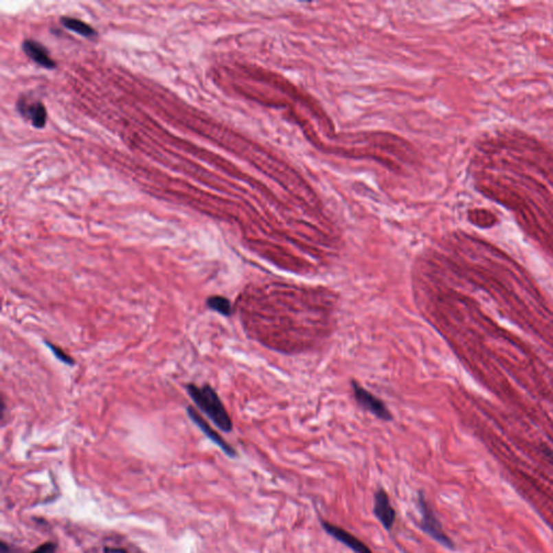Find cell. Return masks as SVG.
<instances>
[{
    "mask_svg": "<svg viewBox=\"0 0 553 553\" xmlns=\"http://www.w3.org/2000/svg\"><path fill=\"white\" fill-rule=\"evenodd\" d=\"M104 553H128L122 548H113V547H104Z\"/></svg>",
    "mask_w": 553,
    "mask_h": 553,
    "instance_id": "obj_13",
    "label": "cell"
},
{
    "mask_svg": "<svg viewBox=\"0 0 553 553\" xmlns=\"http://www.w3.org/2000/svg\"><path fill=\"white\" fill-rule=\"evenodd\" d=\"M45 343H46V346L50 349L51 352L54 354V357L58 359V361H61L62 363L64 364H67V365H74V364H75V360H74L69 354H66L63 349L56 346L54 343H50V341H46Z\"/></svg>",
    "mask_w": 553,
    "mask_h": 553,
    "instance_id": "obj_11",
    "label": "cell"
},
{
    "mask_svg": "<svg viewBox=\"0 0 553 553\" xmlns=\"http://www.w3.org/2000/svg\"><path fill=\"white\" fill-rule=\"evenodd\" d=\"M543 454H545V458H548L549 460H551V462L553 464V452L550 450V449H547V447H543Z\"/></svg>",
    "mask_w": 553,
    "mask_h": 553,
    "instance_id": "obj_14",
    "label": "cell"
},
{
    "mask_svg": "<svg viewBox=\"0 0 553 553\" xmlns=\"http://www.w3.org/2000/svg\"><path fill=\"white\" fill-rule=\"evenodd\" d=\"M373 513H374L375 518L379 520V522L382 524L383 528L387 532H390L394 528L396 518H397V512L394 510V508L392 507L390 495H388V493L386 492L385 488H379L374 493Z\"/></svg>",
    "mask_w": 553,
    "mask_h": 553,
    "instance_id": "obj_5",
    "label": "cell"
},
{
    "mask_svg": "<svg viewBox=\"0 0 553 553\" xmlns=\"http://www.w3.org/2000/svg\"><path fill=\"white\" fill-rule=\"evenodd\" d=\"M188 417H190V420H192L214 444L218 445L221 450L227 455L228 458H234L237 456V452H236L235 449H234L232 445L228 444L225 440L223 439V438L218 435V432L213 430L210 425L207 424V422L203 420V416H201L194 407H188Z\"/></svg>",
    "mask_w": 553,
    "mask_h": 553,
    "instance_id": "obj_6",
    "label": "cell"
},
{
    "mask_svg": "<svg viewBox=\"0 0 553 553\" xmlns=\"http://www.w3.org/2000/svg\"><path fill=\"white\" fill-rule=\"evenodd\" d=\"M61 23L69 31L79 34L86 38H94L96 36V31L91 25L84 23V21L78 20V19L63 16L61 19Z\"/></svg>",
    "mask_w": 553,
    "mask_h": 553,
    "instance_id": "obj_9",
    "label": "cell"
},
{
    "mask_svg": "<svg viewBox=\"0 0 553 553\" xmlns=\"http://www.w3.org/2000/svg\"><path fill=\"white\" fill-rule=\"evenodd\" d=\"M22 49H23L24 54L31 60H33L36 64H38V65L43 66L47 69H56V64L54 58H51L46 47L41 45L38 41H33V39H26L22 43Z\"/></svg>",
    "mask_w": 553,
    "mask_h": 553,
    "instance_id": "obj_8",
    "label": "cell"
},
{
    "mask_svg": "<svg viewBox=\"0 0 553 553\" xmlns=\"http://www.w3.org/2000/svg\"><path fill=\"white\" fill-rule=\"evenodd\" d=\"M186 390L192 401L214 422L218 429L224 432L233 430L232 418L218 397V392L210 385L198 387L195 384H188Z\"/></svg>",
    "mask_w": 553,
    "mask_h": 553,
    "instance_id": "obj_1",
    "label": "cell"
},
{
    "mask_svg": "<svg viewBox=\"0 0 553 553\" xmlns=\"http://www.w3.org/2000/svg\"><path fill=\"white\" fill-rule=\"evenodd\" d=\"M56 549H58V545L56 543L47 541V543L39 545L38 548L32 551L31 553H56Z\"/></svg>",
    "mask_w": 553,
    "mask_h": 553,
    "instance_id": "obj_12",
    "label": "cell"
},
{
    "mask_svg": "<svg viewBox=\"0 0 553 553\" xmlns=\"http://www.w3.org/2000/svg\"><path fill=\"white\" fill-rule=\"evenodd\" d=\"M207 308L221 313L222 316L229 317L233 313V307L228 298L224 296H210L207 300Z\"/></svg>",
    "mask_w": 553,
    "mask_h": 553,
    "instance_id": "obj_10",
    "label": "cell"
},
{
    "mask_svg": "<svg viewBox=\"0 0 553 553\" xmlns=\"http://www.w3.org/2000/svg\"><path fill=\"white\" fill-rule=\"evenodd\" d=\"M320 524L324 532H326L335 541L343 543V545H346L347 548L354 551V553H373L369 545H365L361 539H359L354 534H351L350 532L345 530V528L328 522L324 519H320Z\"/></svg>",
    "mask_w": 553,
    "mask_h": 553,
    "instance_id": "obj_4",
    "label": "cell"
},
{
    "mask_svg": "<svg viewBox=\"0 0 553 553\" xmlns=\"http://www.w3.org/2000/svg\"><path fill=\"white\" fill-rule=\"evenodd\" d=\"M352 388H354V398L359 405H361L364 409L369 411L379 420H385V422L392 420V414L382 400L375 397L374 394H371L369 390H364L363 387H361V385L358 383L352 382Z\"/></svg>",
    "mask_w": 553,
    "mask_h": 553,
    "instance_id": "obj_3",
    "label": "cell"
},
{
    "mask_svg": "<svg viewBox=\"0 0 553 553\" xmlns=\"http://www.w3.org/2000/svg\"><path fill=\"white\" fill-rule=\"evenodd\" d=\"M0 553H9V547L5 541H1L0 543Z\"/></svg>",
    "mask_w": 553,
    "mask_h": 553,
    "instance_id": "obj_15",
    "label": "cell"
},
{
    "mask_svg": "<svg viewBox=\"0 0 553 553\" xmlns=\"http://www.w3.org/2000/svg\"><path fill=\"white\" fill-rule=\"evenodd\" d=\"M16 109L21 116L26 120H31L32 124L37 129H43L46 126L47 109L41 102H30L25 98H21L16 103Z\"/></svg>",
    "mask_w": 553,
    "mask_h": 553,
    "instance_id": "obj_7",
    "label": "cell"
},
{
    "mask_svg": "<svg viewBox=\"0 0 553 553\" xmlns=\"http://www.w3.org/2000/svg\"><path fill=\"white\" fill-rule=\"evenodd\" d=\"M416 504L418 511H420V528L422 533L429 536L431 539L437 541L439 545H442L447 550H455L456 545H455L454 541L450 536L445 533L442 523L438 518L430 504L428 503L427 498L422 490L417 493Z\"/></svg>",
    "mask_w": 553,
    "mask_h": 553,
    "instance_id": "obj_2",
    "label": "cell"
}]
</instances>
